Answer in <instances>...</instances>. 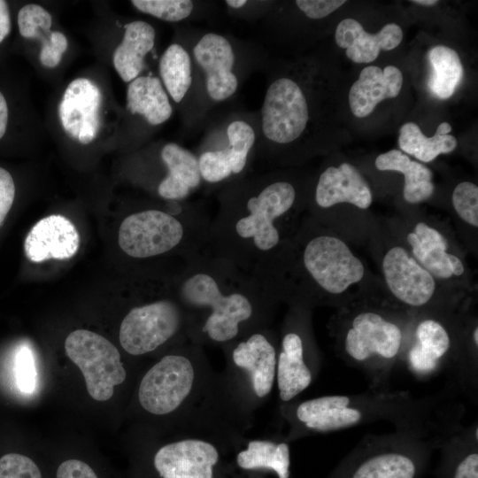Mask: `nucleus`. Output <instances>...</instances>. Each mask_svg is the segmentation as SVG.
I'll list each match as a JSON object with an SVG mask.
<instances>
[{"instance_id":"nucleus-6","label":"nucleus","mask_w":478,"mask_h":478,"mask_svg":"<svg viewBox=\"0 0 478 478\" xmlns=\"http://www.w3.org/2000/svg\"><path fill=\"white\" fill-rule=\"evenodd\" d=\"M203 129L194 151L203 185L220 189L248 175L259 141L258 112L236 107L215 111Z\"/></svg>"},{"instance_id":"nucleus-5","label":"nucleus","mask_w":478,"mask_h":478,"mask_svg":"<svg viewBox=\"0 0 478 478\" xmlns=\"http://www.w3.org/2000/svg\"><path fill=\"white\" fill-rule=\"evenodd\" d=\"M165 209L135 212L121 222L118 243L121 251L135 259L178 253L183 259L208 245L212 219L197 202L166 201Z\"/></svg>"},{"instance_id":"nucleus-27","label":"nucleus","mask_w":478,"mask_h":478,"mask_svg":"<svg viewBox=\"0 0 478 478\" xmlns=\"http://www.w3.org/2000/svg\"><path fill=\"white\" fill-rule=\"evenodd\" d=\"M130 3L139 12L177 24L212 20L220 11L216 1L133 0Z\"/></svg>"},{"instance_id":"nucleus-11","label":"nucleus","mask_w":478,"mask_h":478,"mask_svg":"<svg viewBox=\"0 0 478 478\" xmlns=\"http://www.w3.org/2000/svg\"><path fill=\"white\" fill-rule=\"evenodd\" d=\"M101 104L102 93L96 83L87 78L72 81L58 106L65 132L82 144L94 141L100 127Z\"/></svg>"},{"instance_id":"nucleus-26","label":"nucleus","mask_w":478,"mask_h":478,"mask_svg":"<svg viewBox=\"0 0 478 478\" xmlns=\"http://www.w3.org/2000/svg\"><path fill=\"white\" fill-rule=\"evenodd\" d=\"M380 171H396L404 174V199L409 204H418L428 199L434 192L432 171L426 166L412 160L399 150H390L380 154L374 161Z\"/></svg>"},{"instance_id":"nucleus-42","label":"nucleus","mask_w":478,"mask_h":478,"mask_svg":"<svg viewBox=\"0 0 478 478\" xmlns=\"http://www.w3.org/2000/svg\"><path fill=\"white\" fill-rule=\"evenodd\" d=\"M12 27L9 6L6 1L0 0V43L10 34Z\"/></svg>"},{"instance_id":"nucleus-10","label":"nucleus","mask_w":478,"mask_h":478,"mask_svg":"<svg viewBox=\"0 0 478 478\" xmlns=\"http://www.w3.org/2000/svg\"><path fill=\"white\" fill-rule=\"evenodd\" d=\"M194 380L195 370L189 358L166 355L143 377L138 389L140 405L152 414L170 413L189 395Z\"/></svg>"},{"instance_id":"nucleus-16","label":"nucleus","mask_w":478,"mask_h":478,"mask_svg":"<svg viewBox=\"0 0 478 478\" xmlns=\"http://www.w3.org/2000/svg\"><path fill=\"white\" fill-rule=\"evenodd\" d=\"M313 199L320 209H328L340 203H349L359 209H367L373 196L367 181L350 163L328 166L319 175Z\"/></svg>"},{"instance_id":"nucleus-25","label":"nucleus","mask_w":478,"mask_h":478,"mask_svg":"<svg viewBox=\"0 0 478 478\" xmlns=\"http://www.w3.org/2000/svg\"><path fill=\"white\" fill-rule=\"evenodd\" d=\"M277 385L280 398L289 401L312 382V373L304 361L302 337L288 332L281 341V350L276 363Z\"/></svg>"},{"instance_id":"nucleus-9","label":"nucleus","mask_w":478,"mask_h":478,"mask_svg":"<svg viewBox=\"0 0 478 478\" xmlns=\"http://www.w3.org/2000/svg\"><path fill=\"white\" fill-rule=\"evenodd\" d=\"M158 73L188 132L203 129L204 120L198 76L188 47L177 35L159 58Z\"/></svg>"},{"instance_id":"nucleus-23","label":"nucleus","mask_w":478,"mask_h":478,"mask_svg":"<svg viewBox=\"0 0 478 478\" xmlns=\"http://www.w3.org/2000/svg\"><path fill=\"white\" fill-rule=\"evenodd\" d=\"M127 109L131 116L150 127L166 123L173 112V105L159 78L151 74H142L128 83Z\"/></svg>"},{"instance_id":"nucleus-36","label":"nucleus","mask_w":478,"mask_h":478,"mask_svg":"<svg viewBox=\"0 0 478 478\" xmlns=\"http://www.w3.org/2000/svg\"><path fill=\"white\" fill-rule=\"evenodd\" d=\"M0 478H42V474L30 458L8 453L0 458Z\"/></svg>"},{"instance_id":"nucleus-21","label":"nucleus","mask_w":478,"mask_h":478,"mask_svg":"<svg viewBox=\"0 0 478 478\" xmlns=\"http://www.w3.org/2000/svg\"><path fill=\"white\" fill-rule=\"evenodd\" d=\"M154 27L142 19L127 23L120 44L112 55L114 69L125 82H131L142 75L146 67L147 56L156 45Z\"/></svg>"},{"instance_id":"nucleus-31","label":"nucleus","mask_w":478,"mask_h":478,"mask_svg":"<svg viewBox=\"0 0 478 478\" xmlns=\"http://www.w3.org/2000/svg\"><path fill=\"white\" fill-rule=\"evenodd\" d=\"M431 67L428 86L439 99H448L455 92L463 78V66L459 54L453 49L436 45L428 53Z\"/></svg>"},{"instance_id":"nucleus-29","label":"nucleus","mask_w":478,"mask_h":478,"mask_svg":"<svg viewBox=\"0 0 478 478\" xmlns=\"http://www.w3.org/2000/svg\"><path fill=\"white\" fill-rule=\"evenodd\" d=\"M451 126L442 122L433 136H426L414 122H407L399 129L398 145L402 152L412 155L415 158L428 163L440 154H447L457 147V139L449 135Z\"/></svg>"},{"instance_id":"nucleus-33","label":"nucleus","mask_w":478,"mask_h":478,"mask_svg":"<svg viewBox=\"0 0 478 478\" xmlns=\"http://www.w3.org/2000/svg\"><path fill=\"white\" fill-rule=\"evenodd\" d=\"M52 17L50 13L35 4L24 5L18 13L19 34L27 39H38L42 47L50 40Z\"/></svg>"},{"instance_id":"nucleus-39","label":"nucleus","mask_w":478,"mask_h":478,"mask_svg":"<svg viewBox=\"0 0 478 478\" xmlns=\"http://www.w3.org/2000/svg\"><path fill=\"white\" fill-rule=\"evenodd\" d=\"M345 0H297L295 4L300 9L308 18L319 20L322 19L343 4Z\"/></svg>"},{"instance_id":"nucleus-28","label":"nucleus","mask_w":478,"mask_h":478,"mask_svg":"<svg viewBox=\"0 0 478 478\" xmlns=\"http://www.w3.org/2000/svg\"><path fill=\"white\" fill-rule=\"evenodd\" d=\"M417 343L409 353L410 366L419 374H428L448 352L451 339L445 328L438 321L428 319L416 328Z\"/></svg>"},{"instance_id":"nucleus-2","label":"nucleus","mask_w":478,"mask_h":478,"mask_svg":"<svg viewBox=\"0 0 478 478\" xmlns=\"http://www.w3.org/2000/svg\"><path fill=\"white\" fill-rule=\"evenodd\" d=\"M188 319L215 343L235 340L275 298L258 276L204 248L183 261L173 283Z\"/></svg>"},{"instance_id":"nucleus-22","label":"nucleus","mask_w":478,"mask_h":478,"mask_svg":"<svg viewBox=\"0 0 478 478\" xmlns=\"http://www.w3.org/2000/svg\"><path fill=\"white\" fill-rule=\"evenodd\" d=\"M234 363L251 375L256 395L263 397L271 391L276 371V351L267 336L251 333L232 351Z\"/></svg>"},{"instance_id":"nucleus-3","label":"nucleus","mask_w":478,"mask_h":478,"mask_svg":"<svg viewBox=\"0 0 478 478\" xmlns=\"http://www.w3.org/2000/svg\"><path fill=\"white\" fill-rule=\"evenodd\" d=\"M176 35L188 47L197 70L204 125L267 61L262 46L228 33L187 25L180 27Z\"/></svg>"},{"instance_id":"nucleus-32","label":"nucleus","mask_w":478,"mask_h":478,"mask_svg":"<svg viewBox=\"0 0 478 478\" xmlns=\"http://www.w3.org/2000/svg\"><path fill=\"white\" fill-rule=\"evenodd\" d=\"M236 461L243 469L266 468L274 471L279 478H289V448L285 443L251 441L248 448L238 453Z\"/></svg>"},{"instance_id":"nucleus-4","label":"nucleus","mask_w":478,"mask_h":478,"mask_svg":"<svg viewBox=\"0 0 478 478\" xmlns=\"http://www.w3.org/2000/svg\"><path fill=\"white\" fill-rule=\"evenodd\" d=\"M284 68L267 59L261 71L266 86L259 110V141L256 159L283 161L292 150L305 143L313 122V100L306 84V66L298 64Z\"/></svg>"},{"instance_id":"nucleus-15","label":"nucleus","mask_w":478,"mask_h":478,"mask_svg":"<svg viewBox=\"0 0 478 478\" xmlns=\"http://www.w3.org/2000/svg\"><path fill=\"white\" fill-rule=\"evenodd\" d=\"M80 246V235L73 223L63 215L42 218L27 234L24 251L35 263L50 259L64 260L73 257Z\"/></svg>"},{"instance_id":"nucleus-8","label":"nucleus","mask_w":478,"mask_h":478,"mask_svg":"<svg viewBox=\"0 0 478 478\" xmlns=\"http://www.w3.org/2000/svg\"><path fill=\"white\" fill-rule=\"evenodd\" d=\"M186 320L175 292L170 297L135 306L121 321L120 345L131 355L149 353L174 337Z\"/></svg>"},{"instance_id":"nucleus-24","label":"nucleus","mask_w":478,"mask_h":478,"mask_svg":"<svg viewBox=\"0 0 478 478\" xmlns=\"http://www.w3.org/2000/svg\"><path fill=\"white\" fill-rule=\"evenodd\" d=\"M297 418L306 428L320 431H334L358 424L362 412L351 405L346 396H323L302 402L297 408Z\"/></svg>"},{"instance_id":"nucleus-45","label":"nucleus","mask_w":478,"mask_h":478,"mask_svg":"<svg viewBox=\"0 0 478 478\" xmlns=\"http://www.w3.org/2000/svg\"><path fill=\"white\" fill-rule=\"evenodd\" d=\"M473 340H474V343H475V345L477 346V344H478V328L477 327H475V328L474 329Z\"/></svg>"},{"instance_id":"nucleus-43","label":"nucleus","mask_w":478,"mask_h":478,"mask_svg":"<svg viewBox=\"0 0 478 478\" xmlns=\"http://www.w3.org/2000/svg\"><path fill=\"white\" fill-rule=\"evenodd\" d=\"M8 105L6 99L0 91V139L4 135L8 124Z\"/></svg>"},{"instance_id":"nucleus-40","label":"nucleus","mask_w":478,"mask_h":478,"mask_svg":"<svg viewBox=\"0 0 478 478\" xmlns=\"http://www.w3.org/2000/svg\"><path fill=\"white\" fill-rule=\"evenodd\" d=\"M15 197V184L11 173L0 166V227Z\"/></svg>"},{"instance_id":"nucleus-7","label":"nucleus","mask_w":478,"mask_h":478,"mask_svg":"<svg viewBox=\"0 0 478 478\" xmlns=\"http://www.w3.org/2000/svg\"><path fill=\"white\" fill-rule=\"evenodd\" d=\"M65 351L81 371L87 390L94 400H109L114 387L126 379L120 351L99 334L86 329L74 330L66 338Z\"/></svg>"},{"instance_id":"nucleus-41","label":"nucleus","mask_w":478,"mask_h":478,"mask_svg":"<svg viewBox=\"0 0 478 478\" xmlns=\"http://www.w3.org/2000/svg\"><path fill=\"white\" fill-rule=\"evenodd\" d=\"M57 478H98L94 470L79 459H67L57 470Z\"/></svg>"},{"instance_id":"nucleus-18","label":"nucleus","mask_w":478,"mask_h":478,"mask_svg":"<svg viewBox=\"0 0 478 478\" xmlns=\"http://www.w3.org/2000/svg\"><path fill=\"white\" fill-rule=\"evenodd\" d=\"M336 44L345 49L346 57L354 63H370L377 58L381 50H391L403 40L402 28L396 23L386 24L376 34L367 33L356 19L347 18L335 28Z\"/></svg>"},{"instance_id":"nucleus-37","label":"nucleus","mask_w":478,"mask_h":478,"mask_svg":"<svg viewBox=\"0 0 478 478\" xmlns=\"http://www.w3.org/2000/svg\"><path fill=\"white\" fill-rule=\"evenodd\" d=\"M16 379L19 389L31 393L35 387L36 373L33 355L27 347H22L16 357Z\"/></svg>"},{"instance_id":"nucleus-20","label":"nucleus","mask_w":478,"mask_h":478,"mask_svg":"<svg viewBox=\"0 0 478 478\" xmlns=\"http://www.w3.org/2000/svg\"><path fill=\"white\" fill-rule=\"evenodd\" d=\"M413 258L433 277L449 279L464 274L465 267L460 258L447 252L448 242L436 228L419 222L414 232L407 235Z\"/></svg>"},{"instance_id":"nucleus-17","label":"nucleus","mask_w":478,"mask_h":478,"mask_svg":"<svg viewBox=\"0 0 478 478\" xmlns=\"http://www.w3.org/2000/svg\"><path fill=\"white\" fill-rule=\"evenodd\" d=\"M159 154L165 173L156 192L161 199L187 200L203 186L194 151L177 143L166 142L159 146Z\"/></svg>"},{"instance_id":"nucleus-44","label":"nucleus","mask_w":478,"mask_h":478,"mask_svg":"<svg viewBox=\"0 0 478 478\" xmlns=\"http://www.w3.org/2000/svg\"><path fill=\"white\" fill-rule=\"evenodd\" d=\"M411 2L423 6H433L438 4L437 0H412Z\"/></svg>"},{"instance_id":"nucleus-34","label":"nucleus","mask_w":478,"mask_h":478,"mask_svg":"<svg viewBox=\"0 0 478 478\" xmlns=\"http://www.w3.org/2000/svg\"><path fill=\"white\" fill-rule=\"evenodd\" d=\"M452 205L459 215L467 224L478 227V187L471 181H462L453 189Z\"/></svg>"},{"instance_id":"nucleus-19","label":"nucleus","mask_w":478,"mask_h":478,"mask_svg":"<svg viewBox=\"0 0 478 478\" xmlns=\"http://www.w3.org/2000/svg\"><path fill=\"white\" fill-rule=\"evenodd\" d=\"M403 81L402 72L395 66L383 70L376 66L365 67L349 91L352 114L358 118L368 116L380 102L397 96Z\"/></svg>"},{"instance_id":"nucleus-30","label":"nucleus","mask_w":478,"mask_h":478,"mask_svg":"<svg viewBox=\"0 0 478 478\" xmlns=\"http://www.w3.org/2000/svg\"><path fill=\"white\" fill-rule=\"evenodd\" d=\"M418 461L410 454L389 451L370 455L358 463L348 478H417Z\"/></svg>"},{"instance_id":"nucleus-12","label":"nucleus","mask_w":478,"mask_h":478,"mask_svg":"<svg viewBox=\"0 0 478 478\" xmlns=\"http://www.w3.org/2000/svg\"><path fill=\"white\" fill-rule=\"evenodd\" d=\"M382 268L388 289L403 304L420 307L432 298L435 278L405 248H390L382 258Z\"/></svg>"},{"instance_id":"nucleus-13","label":"nucleus","mask_w":478,"mask_h":478,"mask_svg":"<svg viewBox=\"0 0 478 478\" xmlns=\"http://www.w3.org/2000/svg\"><path fill=\"white\" fill-rule=\"evenodd\" d=\"M402 332L391 321L373 312L358 314L344 339V349L354 360L366 361L374 356L392 359L399 352Z\"/></svg>"},{"instance_id":"nucleus-38","label":"nucleus","mask_w":478,"mask_h":478,"mask_svg":"<svg viewBox=\"0 0 478 478\" xmlns=\"http://www.w3.org/2000/svg\"><path fill=\"white\" fill-rule=\"evenodd\" d=\"M67 47L68 41L66 35L60 31H52L50 42L41 48L39 58L42 65L49 68L57 66Z\"/></svg>"},{"instance_id":"nucleus-1","label":"nucleus","mask_w":478,"mask_h":478,"mask_svg":"<svg viewBox=\"0 0 478 478\" xmlns=\"http://www.w3.org/2000/svg\"><path fill=\"white\" fill-rule=\"evenodd\" d=\"M300 186L282 173H266L231 182L218 193L208 249L263 279L289 240L281 222L300 203Z\"/></svg>"},{"instance_id":"nucleus-35","label":"nucleus","mask_w":478,"mask_h":478,"mask_svg":"<svg viewBox=\"0 0 478 478\" xmlns=\"http://www.w3.org/2000/svg\"><path fill=\"white\" fill-rule=\"evenodd\" d=\"M226 13L236 19L246 22L261 21L271 11L274 2L262 0H225L222 1Z\"/></svg>"},{"instance_id":"nucleus-14","label":"nucleus","mask_w":478,"mask_h":478,"mask_svg":"<svg viewBox=\"0 0 478 478\" xmlns=\"http://www.w3.org/2000/svg\"><path fill=\"white\" fill-rule=\"evenodd\" d=\"M218 459L212 444L185 439L161 447L154 457V466L162 478H212Z\"/></svg>"}]
</instances>
